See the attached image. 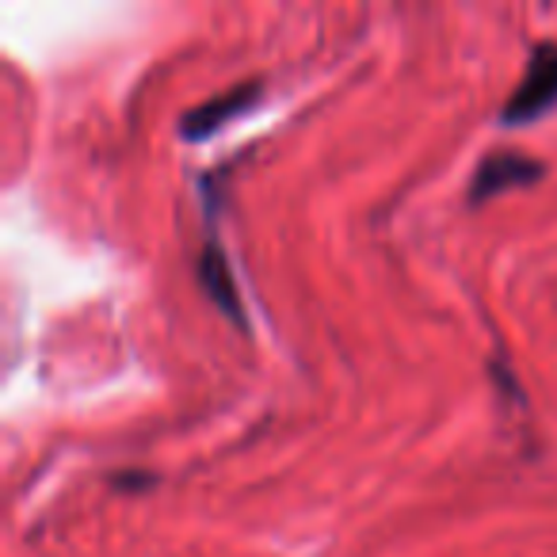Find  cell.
Here are the masks:
<instances>
[{"instance_id":"obj_3","label":"cell","mask_w":557,"mask_h":557,"mask_svg":"<svg viewBox=\"0 0 557 557\" xmlns=\"http://www.w3.org/2000/svg\"><path fill=\"white\" fill-rule=\"evenodd\" d=\"M252 100H256V85L233 88V92L222 96V100H210V103H202V108H195L191 115L184 119V134H187V138H202V134L218 131V126H222L233 111L248 108Z\"/></svg>"},{"instance_id":"obj_1","label":"cell","mask_w":557,"mask_h":557,"mask_svg":"<svg viewBox=\"0 0 557 557\" xmlns=\"http://www.w3.org/2000/svg\"><path fill=\"white\" fill-rule=\"evenodd\" d=\"M554 103H557V47L546 42V47L534 50L531 65H527V77L519 81L508 108H504V119L508 123H531V119H539Z\"/></svg>"},{"instance_id":"obj_4","label":"cell","mask_w":557,"mask_h":557,"mask_svg":"<svg viewBox=\"0 0 557 557\" xmlns=\"http://www.w3.org/2000/svg\"><path fill=\"white\" fill-rule=\"evenodd\" d=\"M202 283H207V290L214 295V302L222 306L225 313L237 318V295H233L230 271H225V260H222L218 248H210V252L202 256Z\"/></svg>"},{"instance_id":"obj_2","label":"cell","mask_w":557,"mask_h":557,"mask_svg":"<svg viewBox=\"0 0 557 557\" xmlns=\"http://www.w3.org/2000/svg\"><path fill=\"white\" fill-rule=\"evenodd\" d=\"M539 164L527 161V157L519 153H493L481 161L478 176H473V199H493V195H500L504 187H519V184H531L534 176H539Z\"/></svg>"}]
</instances>
